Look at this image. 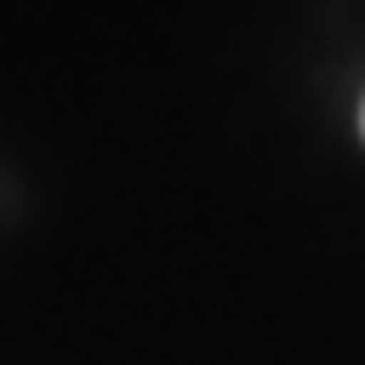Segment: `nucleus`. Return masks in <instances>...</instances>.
<instances>
[{
    "instance_id": "obj_1",
    "label": "nucleus",
    "mask_w": 365,
    "mask_h": 365,
    "mask_svg": "<svg viewBox=\"0 0 365 365\" xmlns=\"http://www.w3.org/2000/svg\"><path fill=\"white\" fill-rule=\"evenodd\" d=\"M359 131H365V114H359Z\"/></svg>"
}]
</instances>
